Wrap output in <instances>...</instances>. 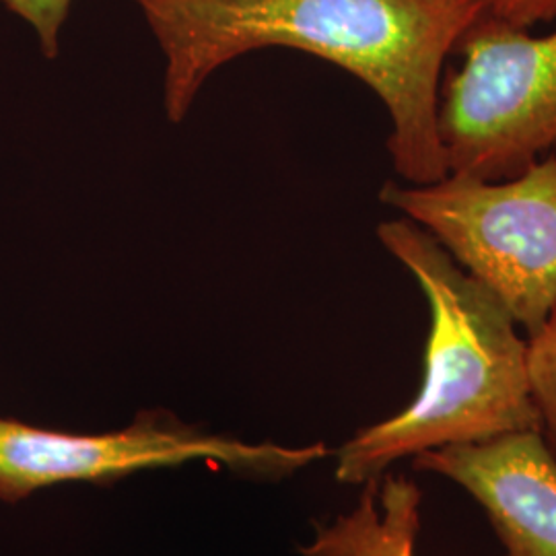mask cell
Returning a JSON list of instances; mask_svg holds the SVG:
<instances>
[{"label":"cell","instance_id":"obj_8","mask_svg":"<svg viewBox=\"0 0 556 556\" xmlns=\"http://www.w3.org/2000/svg\"><path fill=\"white\" fill-rule=\"evenodd\" d=\"M528 374L542 435L556 454V303L544 324L528 337Z\"/></svg>","mask_w":556,"mask_h":556},{"label":"cell","instance_id":"obj_10","mask_svg":"<svg viewBox=\"0 0 556 556\" xmlns=\"http://www.w3.org/2000/svg\"><path fill=\"white\" fill-rule=\"evenodd\" d=\"M484 15L517 29L556 21V0H484Z\"/></svg>","mask_w":556,"mask_h":556},{"label":"cell","instance_id":"obj_7","mask_svg":"<svg viewBox=\"0 0 556 556\" xmlns=\"http://www.w3.org/2000/svg\"><path fill=\"white\" fill-rule=\"evenodd\" d=\"M422 493L415 480L386 477L365 482L357 507L330 523H316L301 556H415Z\"/></svg>","mask_w":556,"mask_h":556},{"label":"cell","instance_id":"obj_3","mask_svg":"<svg viewBox=\"0 0 556 556\" xmlns=\"http://www.w3.org/2000/svg\"><path fill=\"white\" fill-rule=\"evenodd\" d=\"M497 295L532 337L556 303V153L516 176L388 181L379 194Z\"/></svg>","mask_w":556,"mask_h":556},{"label":"cell","instance_id":"obj_4","mask_svg":"<svg viewBox=\"0 0 556 556\" xmlns=\"http://www.w3.org/2000/svg\"><path fill=\"white\" fill-rule=\"evenodd\" d=\"M456 54L439 98L447 174L511 178L556 153V29L532 36L484 15Z\"/></svg>","mask_w":556,"mask_h":556},{"label":"cell","instance_id":"obj_9","mask_svg":"<svg viewBox=\"0 0 556 556\" xmlns=\"http://www.w3.org/2000/svg\"><path fill=\"white\" fill-rule=\"evenodd\" d=\"M7 9L27 21L38 34L46 59H56L60 52V31L68 17L73 0H2Z\"/></svg>","mask_w":556,"mask_h":556},{"label":"cell","instance_id":"obj_1","mask_svg":"<svg viewBox=\"0 0 556 556\" xmlns=\"http://www.w3.org/2000/svg\"><path fill=\"white\" fill-rule=\"evenodd\" d=\"M165 54V110L188 114L206 79L262 48L332 62L383 101L388 151L406 184L447 176L439 139L443 68L484 0H137Z\"/></svg>","mask_w":556,"mask_h":556},{"label":"cell","instance_id":"obj_2","mask_svg":"<svg viewBox=\"0 0 556 556\" xmlns=\"http://www.w3.org/2000/svg\"><path fill=\"white\" fill-rule=\"evenodd\" d=\"M378 238L429 301L422 383L404 410L361 429L338 450V480L365 484L402 457L519 431L542 433L528 340L505 303L417 223H381Z\"/></svg>","mask_w":556,"mask_h":556},{"label":"cell","instance_id":"obj_5","mask_svg":"<svg viewBox=\"0 0 556 556\" xmlns=\"http://www.w3.org/2000/svg\"><path fill=\"white\" fill-rule=\"evenodd\" d=\"M328 454L321 443L250 445L208 435L163 410H144L130 427L103 435H71L0 418V501L15 503L73 480L103 486L140 470L186 462H213L233 475L277 480Z\"/></svg>","mask_w":556,"mask_h":556},{"label":"cell","instance_id":"obj_6","mask_svg":"<svg viewBox=\"0 0 556 556\" xmlns=\"http://www.w3.org/2000/svg\"><path fill=\"white\" fill-rule=\"evenodd\" d=\"M415 468L475 498L503 556H556V454L540 431L431 450L415 457Z\"/></svg>","mask_w":556,"mask_h":556}]
</instances>
